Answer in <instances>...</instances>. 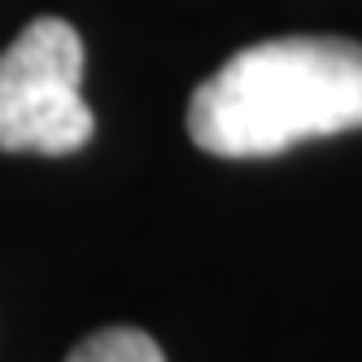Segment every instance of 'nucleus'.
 Masks as SVG:
<instances>
[{
  "instance_id": "f03ea898",
  "label": "nucleus",
  "mask_w": 362,
  "mask_h": 362,
  "mask_svg": "<svg viewBox=\"0 0 362 362\" xmlns=\"http://www.w3.org/2000/svg\"><path fill=\"white\" fill-rule=\"evenodd\" d=\"M83 40L66 18H35L0 53V153L62 158L92 140Z\"/></svg>"
},
{
  "instance_id": "f257e3e1",
  "label": "nucleus",
  "mask_w": 362,
  "mask_h": 362,
  "mask_svg": "<svg viewBox=\"0 0 362 362\" xmlns=\"http://www.w3.org/2000/svg\"><path fill=\"white\" fill-rule=\"evenodd\" d=\"M362 127V44L336 35L262 40L188 100V136L214 158H275Z\"/></svg>"
},
{
  "instance_id": "7ed1b4c3",
  "label": "nucleus",
  "mask_w": 362,
  "mask_h": 362,
  "mask_svg": "<svg viewBox=\"0 0 362 362\" xmlns=\"http://www.w3.org/2000/svg\"><path fill=\"white\" fill-rule=\"evenodd\" d=\"M66 362H166L158 341L140 327H105L70 349Z\"/></svg>"
}]
</instances>
